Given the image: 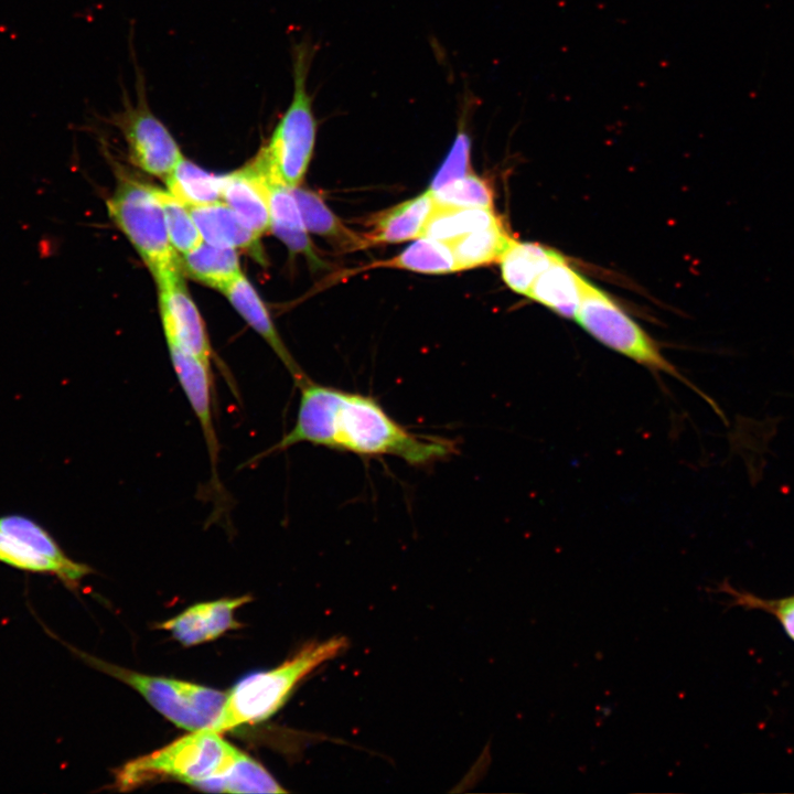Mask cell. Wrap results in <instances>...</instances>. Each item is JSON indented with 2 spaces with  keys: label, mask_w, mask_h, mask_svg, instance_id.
<instances>
[{
  "label": "cell",
  "mask_w": 794,
  "mask_h": 794,
  "mask_svg": "<svg viewBox=\"0 0 794 794\" xmlns=\"http://www.w3.org/2000/svg\"><path fill=\"white\" fill-rule=\"evenodd\" d=\"M297 386L300 400L294 425L266 454L305 442L365 459L396 457L425 468L458 453L454 440L409 431L371 395L310 377Z\"/></svg>",
  "instance_id": "6da1fadb"
},
{
  "label": "cell",
  "mask_w": 794,
  "mask_h": 794,
  "mask_svg": "<svg viewBox=\"0 0 794 794\" xmlns=\"http://www.w3.org/2000/svg\"><path fill=\"white\" fill-rule=\"evenodd\" d=\"M346 646L343 636L308 643L279 666L243 678L226 694L223 709L212 730L222 733L267 720L285 705L304 677L339 656Z\"/></svg>",
  "instance_id": "7a4b0ae2"
},
{
  "label": "cell",
  "mask_w": 794,
  "mask_h": 794,
  "mask_svg": "<svg viewBox=\"0 0 794 794\" xmlns=\"http://www.w3.org/2000/svg\"><path fill=\"white\" fill-rule=\"evenodd\" d=\"M240 754L239 749L215 730L191 731L162 749L126 763L117 773L116 786L128 791L167 777L210 792Z\"/></svg>",
  "instance_id": "3957f363"
},
{
  "label": "cell",
  "mask_w": 794,
  "mask_h": 794,
  "mask_svg": "<svg viewBox=\"0 0 794 794\" xmlns=\"http://www.w3.org/2000/svg\"><path fill=\"white\" fill-rule=\"evenodd\" d=\"M314 50L300 42L292 50L293 93L291 101L276 125L269 140L254 158L270 181L290 189L302 181L311 161L318 131L308 75Z\"/></svg>",
  "instance_id": "277c9868"
},
{
  "label": "cell",
  "mask_w": 794,
  "mask_h": 794,
  "mask_svg": "<svg viewBox=\"0 0 794 794\" xmlns=\"http://www.w3.org/2000/svg\"><path fill=\"white\" fill-rule=\"evenodd\" d=\"M576 321L592 337L612 351L657 375L682 382L712 405L664 355L659 344L640 326L607 292L580 276V301Z\"/></svg>",
  "instance_id": "5b68a950"
},
{
  "label": "cell",
  "mask_w": 794,
  "mask_h": 794,
  "mask_svg": "<svg viewBox=\"0 0 794 794\" xmlns=\"http://www.w3.org/2000/svg\"><path fill=\"white\" fill-rule=\"evenodd\" d=\"M107 207L109 216L136 248L155 281L181 271L153 186L122 176L107 201Z\"/></svg>",
  "instance_id": "8992f818"
},
{
  "label": "cell",
  "mask_w": 794,
  "mask_h": 794,
  "mask_svg": "<svg viewBox=\"0 0 794 794\" xmlns=\"http://www.w3.org/2000/svg\"><path fill=\"white\" fill-rule=\"evenodd\" d=\"M87 663L136 689L155 710L189 731L212 729L223 709L226 694L217 689L140 674L83 653Z\"/></svg>",
  "instance_id": "52a82bcc"
},
{
  "label": "cell",
  "mask_w": 794,
  "mask_h": 794,
  "mask_svg": "<svg viewBox=\"0 0 794 794\" xmlns=\"http://www.w3.org/2000/svg\"><path fill=\"white\" fill-rule=\"evenodd\" d=\"M136 92L135 103L124 96V107L114 116V122L125 138L131 161L149 174L167 178L183 159L182 152L169 129L151 110L139 72Z\"/></svg>",
  "instance_id": "ba28073f"
},
{
  "label": "cell",
  "mask_w": 794,
  "mask_h": 794,
  "mask_svg": "<svg viewBox=\"0 0 794 794\" xmlns=\"http://www.w3.org/2000/svg\"><path fill=\"white\" fill-rule=\"evenodd\" d=\"M157 283L167 343L180 347L211 366L210 340L201 314L183 281L182 272L167 276Z\"/></svg>",
  "instance_id": "9c48e42d"
},
{
  "label": "cell",
  "mask_w": 794,
  "mask_h": 794,
  "mask_svg": "<svg viewBox=\"0 0 794 794\" xmlns=\"http://www.w3.org/2000/svg\"><path fill=\"white\" fill-rule=\"evenodd\" d=\"M248 601L250 598L243 596L197 603L161 623L159 627L169 631L184 646L205 643L239 627L234 613Z\"/></svg>",
  "instance_id": "30bf717a"
},
{
  "label": "cell",
  "mask_w": 794,
  "mask_h": 794,
  "mask_svg": "<svg viewBox=\"0 0 794 794\" xmlns=\"http://www.w3.org/2000/svg\"><path fill=\"white\" fill-rule=\"evenodd\" d=\"M178 380L202 426L205 443L213 465L214 487L221 490L216 473L218 441L211 412L212 368L196 356L168 344Z\"/></svg>",
  "instance_id": "8fae6325"
},
{
  "label": "cell",
  "mask_w": 794,
  "mask_h": 794,
  "mask_svg": "<svg viewBox=\"0 0 794 794\" xmlns=\"http://www.w3.org/2000/svg\"><path fill=\"white\" fill-rule=\"evenodd\" d=\"M223 202L259 237L270 228L267 176L253 160L224 175Z\"/></svg>",
  "instance_id": "7c38bea8"
},
{
  "label": "cell",
  "mask_w": 794,
  "mask_h": 794,
  "mask_svg": "<svg viewBox=\"0 0 794 794\" xmlns=\"http://www.w3.org/2000/svg\"><path fill=\"white\" fill-rule=\"evenodd\" d=\"M222 292L247 324L269 344L289 371L296 385L309 377L286 347L261 298L243 273Z\"/></svg>",
  "instance_id": "4fadbf2b"
},
{
  "label": "cell",
  "mask_w": 794,
  "mask_h": 794,
  "mask_svg": "<svg viewBox=\"0 0 794 794\" xmlns=\"http://www.w3.org/2000/svg\"><path fill=\"white\" fill-rule=\"evenodd\" d=\"M436 207L430 191L377 214L363 234L367 245L401 243L422 235L423 227Z\"/></svg>",
  "instance_id": "5bb4252c"
},
{
  "label": "cell",
  "mask_w": 794,
  "mask_h": 794,
  "mask_svg": "<svg viewBox=\"0 0 794 794\" xmlns=\"http://www.w3.org/2000/svg\"><path fill=\"white\" fill-rule=\"evenodd\" d=\"M270 228L292 254L303 255L315 268L325 267L308 236L292 190L268 180Z\"/></svg>",
  "instance_id": "9a60e30c"
},
{
  "label": "cell",
  "mask_w": 794,
  "mask_h": 794,
  "mask_svg": "<svg viewBox=\"0 0 794 794\" xmlns=\"http://www.w3.org/2000/svg\"><path fill=\"white\" fill-rule=\"evenodd\" d=\"M204 242L229 248H240L264 262L259 236L253 233L224 202L189 207Z\"/></svg>",
  "instance_id": "2e32d148"
},
{
  "label": "cell",
  "mask_w": 794,
  "mask_h": 794,
  "mask_svg": "<svg viewBox=\"0 0 794 794\" xmlns=\"http://www.w3.org/2000/svg\"><path fill=\"white\" fill-rule=\"evenodd\" d=\"M580 276L567 258L558 254L535 279L526 297L564 318L575 319L580 301Z\"/></svg>",
  "instance_id": "e0dca14e"
},
{
  "label": "cell",
  "mask_w": 794,
  "mask_h": 794,
  "mask_svg": "<svg viewBox=\"0 0 794 794\" xmlns=\"http://www.w3.org/2000/svg\"><path fill=\"white\" fill-rule=\"evenodd\" d=\"M0 529L57 564L64 572L63 583L68 588H77L82 579L92 571L87 565L69 558L44 527L26 516H1Z\"/></svg>",
  "instance_id": "ac0fdd59"
},
{
  "label": "cell",
  "mask_w": 794,
  "mask_h": 794,
  "mask_svg": "<svg viewBox=\"0 0 794 794\" xmlns=\"http://www.w3.org/2000/svg\"><path fill=\"white\" fill-rule=\"evenodd\" d=\"M180 264L191 278L221 291L242 273L236 249L206 242L183 254Z\"/></svg>",
  "instance_id": "d6986e66"
},
{
  "label": "cell",
  "mask_w": 794,
  "mask_h": 794,
  "mask_svg": "<svg viewBox=\"0 0 794 794\" xmlns=\"http://www.w3.org/2000/svg\"><path fill=\"white\" fill-rule=\"evenodd\" d=\"M558 254L540 244L513 238L498 260L502 279L511 290L526 296L538 275Z\"/></svg>",
  "instance_id": "ffe728a7"
},
{
  "label": "cell",
  "mask_w": 794,
  "mask_h": 794,
  "mask_svg": "<svg viewBox=\"0 0 794 794\" xmlns=\"http://www.w3.org/2000/svg\"><path fill=\"white\" fill-rule=\"evenodd\" d=\"M291 190L308 232L328 239L342 250L368 246L363 235L345 227L316 193L298 186Z\"/></svg>",
  "instance_id": "44dd1931"
},
{
  "label": "cell",
  "mask_w": 794,
  "mask_h": 794,
  "mask_svg": "<svg viewBox=\"0 0 794 794\" xmlns=\"http://www.w3.org/2000/svg\"><path fill=\"white\" fill-rule=\"evenodd\" d=\"M223 181L184 158L165 178L168 192L187 207L223 202Z\"/></svg>",
  "instance_id": "7402d4cb"
},
{
  "label": "cell",
  "mask_w": 794,
  "mask_h": 794,
  "mask_svg": "<svg viewBox=\"0 0 794 794\" xmlns=\"http://www.w3.org/2000/svg\"><path fill=\"white\" fill-rule=\"evenodd\" d=\"M513 237L502 221L485 228L464 234L448 244L458 271L498 262Z\"/></svg>",
  "instance_id": "603a6c76"
},
{
  "label": "cell",
  "mask_w": 794,
  "mask_h": 794,
  "mask_svg": "<svg viewBox=\"0 0 794 794\" xmlns=\"http://www.w3.org/2000/svg\"><path fill=\"white\" fill-rule=\"evenodd\" d=\"M502 221L493 208L437 205L427 221L421 237L449 243L470 232Z\"/></svg>",
  "instance_id": "cb8c5ba5"
},
{
  "label": "cell",
  "mask_w": 794,
  "mask_h": 794,
  "mask_svg": "<svg viewBox=\"0 0 794 794\" xmlns=\"http://www.w3.org/2000/svg\"><path fill=\"white\" fill-rule=\"evenodd\" d=\"M373 267L405 269L420 273H450L458 271L451 247L446 242L419 237L397 256L374 264Z\"/></svg>",
  "instance_id": "d4e9b609"
},
{
  "label": "cell",
  "mask_w": 794,
  "mask_h": 794,
  "mask_svg": "<svg viewBox=\"0 0 794 794\" xmlns=\"http://www.w3.org/2000/svg\"><path fill=\"white\" fill-rule=\"evenodd\" d=\"M210 792L283 793L286 790L260 763L242 752L230 770L212 785Z\"/></svg>",
  "instance_id": "484cf974"
},
{
  "label": "cell",
  "mask_w": 794,
  "mask_h": 794,
  "mask_svg": "<svg viewBox=\"0 0 794 794\" xmlns=\"http://www.w3.org/2000/svg\"><path fill=\"white\" fill-rule=\"evenodd\" d=\"M153 191L162 206L168 234L175 251L185 254L198 246L203 238L189 207L169 192L154 186Z\"/></svg>",
  "instance_id": "4316f807"
},
{
  "label": "cell",
  "mask_w": 794,
  "mask_h": 794,
  "mask_svg": "<svg viewBox=\"0 0 794 794\" xmlns=\"http://www.w3.org/2000/svg\"><path fill=\"white\" fill-rule=\"evenodd\" d=\"M437 205L493 208L494 192L486 180L471 173L431 192Z\"/></svg>",
  "instance_id": "83f0119b"
},
{
  "label": "cell",
  "mask_w": 794,
  "mask_h": 794,
  "mask_svg": "<svg viewBox=\"0 0 794 794\" xmlns=\"http://www.w3.org/2000/svg\"><path fill=\"white\" fill-rule=\"evenodd\" d=\"M716 592L729 596V607L744 610H760L773 615L785 634L794 642V594L779 599H765L751 592L739 590L728 581L718 584Z\"/></svg>",
  "instance_id": "f1b7e54d"
},
{
  "label": "cell",
  "mask_w": 794,
  "mask_h": 794,
  "mask_svg": "<svg viewBox=\"0 0 794 794\" xmlns=\"http://www.w3.org/2000/svg\"><path fill=\"white\" fill-rule=\"evenodd\" d=\"M0 562L28 572L52 575L64 582V572L57 564L1 529Z\"/></svg>",
  "instance_id": "f546056e"
},
{
  "label": "cell",
  "mask_w": 794,
  "mask_h": 794,
  "mask_svg": "<svg viewBox=\"0 0 794 794\" xmlns=\"http://www.w3.org/2000/svg\"><path fill=\"white\" fill-rule=\"evenodd\" d=\"M470 153L471 140L464 126L461 125L448 154L433 175L428 191L434 192L450 182L469 174Z\"/></svg>",
  "instance_id": "4dcf8cb0"
}]
</instances>
